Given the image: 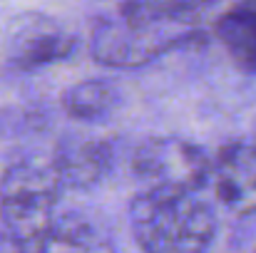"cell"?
<instances>
[{
	"label": "cell",
	"mask_w": 256,
	"mask_h": 253,
	"mask_svg": "<svg viewBox=\"0 0 256 253\" xmlns=\"http://www.w3.org/2000/svg\"><path fill=\"white\" fill-rule=\"evenodd\" d=\"M214 30L234 65L244 72H256V0L229 7Z\"/></svg>",
	"instance_id": "obj_8"
},
{
	"label": "cell",
	"mask_w": 256,
	"mask_h": 253,
	"mask_svg": "<svg viewBox=\"0 0 256 253\" xmlns=\"http://www.w3.org/2000/svg\"><path fill=\"white\" fill-rule=\"evenodd\" d=\"M68 189H90L100 184L114 162V147L107 139H65L48 157Z\"/></svg>",
	"instance_id": "obj_6"
},
{
	"label": "cell",
	"mask_w": 256,
	"mask_h": 253,
	"mask_svg": "<svg viewBox=\"0 0 256 253\" xmlns=\"http://www.w3.org/2000/svg\"><path fill=\"white\" fill-rule=\"evenodd\" d=\"M62 191L50 159H15L0 179V226L22 236L42 234L58 219Z\"/></svg>",
	"instance_id": "obj_3"
},
{
	"label": "cell",
	"mask_w": 256,
	"mask_h": 253,
	"mask_svg": "<svg viewBox=\"0 0 256 253\" xmlns=\"http://www.w3.org/2000/svg\"><path fill=\"white\" fill-rule=\"evenodd\" d=\"M32 253H117L102 226L78 211L58 214V219L35 236Z\"/></svg>",
	"instance_id": "obj_7"
},
{
	"label": "cell",
	"mask_w": 256,
	"mask_h": 253,
	"mask_svg": "<svg viewBox=\"0 0 256 253\" xmlns=\"http://www.w3.org/2000/svg\"><path fill=\"white\" fill-rule=\"evenodd\" d=\"M132 171L144 189L202 191L212 176V157L182 137H150L132 152Z\"/></svg>",
	"instance_id": "obj_4"
},
{
	"label": "cell",
	"mask_w": 256,
	"mask_h": 253,
	"mask_svg": "<svg viewBox=\"0 0 256 253\" xmlns=\"http://www.w3.org/2000/svg\"><path fill=\"white\" fill-rule=\"evenodd\" d=\"M130 229L142 253H206L216 214L199 191L142 189L130 204Z\"/></svg>",
	"instance_id": "obj_1"
},
{
	"label": "cell",
	"mask_w": 256,
	"mask_h": 253,
	"mask_svg": "<svg viewBox=\"0 0 256 253\" xmlns=\"http://www.w3.org/2000/svg\"><path fill=\"white\" fill-rule=\"evenodd\" d=\"M209 186L216 204L232 216L256 214V144L232 142L212 157Z\"/></svg>",
	"instance_id": "obj_5"
},
{
	"label": "cell",
	"mask_w": 256,
	"mask_h": 253,
	"mask_svg": "<svg viewBox=\"0 0 256 253\" xmlns=\"http://www.w3.org/2000/svg\"><path fill=\"white\" fill-rule=\"evenodd\" d=\"M199 27L189 15H170L124 2L120 15L94 25L92 57L112 70H132L199 40Z\"/></svg>",
	"instance_id": "obj_2"
},
{
	"label": "cell",
	"mask_w": 256,
	"mask_h": 253,
	"mask_svg": "<svg viewBox=\"0 0 256 253\" xmlns=\"http://www.w3.org/2000/svg\"><path fill=\"white\" fill-rule=\"evenodd\" d=\"M122 102V92L117 84L107 80H87L72 84L62 94V109L80 122H102L107 119Z\"/></svg>",
	"instance_id": "obj_10"
},
{
	"label": "cell",
	"mask_w": 256,
	"mask_h": 253,
	"mask_svg": "<svg viewBox=\"0 0 256 253\" xmlns=\"http://www.w3.org/2000/svg\"><path fill=\"white\" fill-rule=\"evenodd\" d=\"M35 236H22V234H15L0 226V253H32Z\"/></svg>",
	"instance_id": "obj_11"
},
{
	"label": "cell",
	"mask_w": 256,
	"mask_h": 253,
	"mask_svg": "<svg viewBox=\"0 0 256 253\" xmlns=\"http://www.w3.org/2000/svg\"><path fill=\"white\" fill-rule=\"evenodd\" d=\"M75 47V40L58 30H38L28 32L15 40L10 50V67L20 72H35L40 67H48L52 62H60L70 57Z\"/></svg>",
	"instance_id": "obj_9"
}]
</instances>
